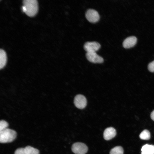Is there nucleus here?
<instances>
[{
  "label": "nucleus",
  "instance_id": "1",
  "mask_svg": "<svg viewBox=\"0 0 154 154\" xmlns=\"http://www.w3.org/2000/svg\"><path fill=\"white\" fill-rule=\"evenodd\" d=\"M23 3L25 8V13L27 15L33 17L37 14L38 10V4L37 0H24Z\"/></svg>",
  "mask_w": 154,
  "mask_h": 154
},
{
  "label": "nucleus",
  "instance_id": "2",
  "mask_svg": "<svg viewBox=\"0 0 154 154\" xmlns=\"http://www.w3.org/2000/svg\"><path fill=\"white\" fill-rule=\"evenodd\" d=\"M15 130L7 128L0 131V142L1 143H10L13 141L17 136Z\"/></svg>",
  "mask_w": 154,
  "mask_h": 154
},
{
  "label": "nucleus",
  "instance_id": "3",
  "mask_svg": "<svg viewBox=\"0 0 154 154\" xmlns=\"http://www.w3.org/2000/svg\"><path fill=\"white\" fill-rule=\"evenodd\" d=\"M72 150L75 154H85L88 151V147L85 144L78 142L72 145Z\"/></svg>",
  "mask_w": 154,
  "mask_h": 154
},
{
  "label": "nucleus",
  "instance_id": "4",
  "mask_svg": "<svg viewBox=\"0 0 154 154\" xmlns=\"http://www.w3.org/2000/svg\"><path fill=\"white\" fill-rule=\"evenodd\" d=\"M85 17L89 22L92 23L97 22L100 19L98 12L92 9H89L85 13Z\"/></svg>",
  "mask_w": 154,
  "mask_h": 154
},
{
  "label": "nucleus",
  "instance_id": "5",
  "mask_svg": "<svg viewBox=\"0 0 154 154\" xmlns=\"http://www.w3.org/2000/svg\"><path fill=\"white\" fill-rule=\"evenodd\" d=\"M74 103L76 107L82 109L84 108L86 106L87 101L84 96L81 94H78L74 98Z\"/></svg>",
  "mask_w": 154,
  "mask_h": 154
},
{
  "label": "nucleus",
  "instance_id": "6",
  "mask_svg": "<svg viewBox=\"0 0 154 154\" xmlns=\"http://www.w3.org/2000/svg\"><path fill=\"white\" fill-rule=\"evenodd\" d=\"M101 47L100 44L96 42H87L84 44V48L87 52H96Z\"/></svg>",
  "mask_w": 154,
  "mask_h": 154
},
{
  "label": "nucleus",
  "instance_id": "7",
  "mask_svg": "<svg viewBox=\"0 0 154 154\" xmlns=\"http://www.w3.org/2000/svg\"><path fill=\"white\" fill-rule=\"evenodd\" d=\"M86 56L87 60L92 63H101L104 61L103 58L96 52H87Z\"/></svg>",
  "mask_w": 154,
  "mask_h": 154
},
{
  "label": "nucleus",
  "instance_id": "8",
  "mask_svg": "<svg viewBox=\"0 0 154 154\" xmlns=\"http://www.w3.org/2000/svg\"><path fill=\"white\" fill-rule=\"evenodd\" d=\"M116 134V129L113 127H110L106 128L103 133L104 139L106 140H110L114 138Z\"/></svg>",
  "mask_w": 154,
  "mask_h": 154
},
{
  "label": "nucleus",
  "instance_id": "9",
  "mask_svg": "<svg viewBox=\"0 0 154 154\" xmlns=\"http://www.w3.org/2000/svg\"><path fill=\"white\" fill-rule=\"evenodd\" d=\"M137 41V38L135 36L129 37L124 40L123 42V46L125 48H129L134 46Z\"/></svg>",
  "mask_w": 154,
  "mask_h": 154
},
{
  "label": "nucleus",
  "instance_id": "10",
  "mask_svg": "<svg viewBox=\"0 0 154 154\" xmlns=\"http://www.w3.org/2000/svg\"><path fill=\"white\" fill-rule=\"evenodd\" d=\"M154 151V145L146 144L141 149V154H153Z\"/></svg>",
  "mask_w": 154,
  "mask_h": 154
},
{
  "label": "nucleus",
  "instance_id": "11",
  "mask_svg": "<svg viewBox=\"0 0 154 154\" xmlns=\"http://www.w3.org/2000/svg\"><path fill=\"white\" fill-rule=\"evenodd\" d=\"M7 61V55L5 51L2 49L0 50V68L3 69L5 66Z\"/></svg>",
  "mask_w": 154,
  "mask_h": 154
},
{
  "label": "nucleus",
  "instance_id": "12",
  "mask_svg": "<svg viewBox=\"0 0 154 154\" xmlns=\"http://www.w3.org/2000/svg\"><path fill=\"white\" fill-rule=\"evenodd\" d=\"M123 149L122 147L121 146H116L110 150V154H123Z\"/></svg>",
  "mask_w": 154,
  "mask_h": 154
},
{
  "label": "nucleus",
  "instance_id": "13",
  "mask_svg": "<svg viewBox=\"0 0 154 154\" xmlns=\"http://www.w3.org/2000/svg\"><path fill=\"white\" fill-rule=\"evenodd\" d=\"M25 149L27 154H39L38 150L31 146H27Z\"/></svg>",
  "mask_w": 154,
  "mask_h": 154
},
{
  "label": "nucleus",
  "instance_id": "14",
  "mask_svg": "<svg viewBox=\"0 0 154 154\" xmlns=\"http://www.w3.org/2000/svg\"><path fill=\"white\" fill-rule=\"evenodd\" d=\"M139 137L142 139L149 140L151 137L150 133L148 130L145 129L140 134Z\"/></svg>",
  "mask_w": 154,
  "mask_h": 154
},
{
  "label": "nucleus",
  "instance_id": "15",
  "mask_svg": "<svg viewBox=\"0 0 154 154\" xmlns=\"http://www.w3.org/2000/svg\"><path fill=\"white\" fill-rule=\"evenodd\" d=\"M9 125L8 123L5 121L1 120L0 121V131L7 128Z\"/></svg>",
  "mask_w": 154,
  "mask_h": 154
},
{
  "label": "nucleus",
  "instance_id": "16",
  "mask_svg": "<svg viewBox=\"0 0 154 154\" xmlns=\"http://www.w3.org/2000/svg\"><path fill=\"white\" fill-rule=\"evenodd\" d=\"M14 154H27L25 148H20L17 149Z\"/></svg>",
  "mask_w": 154,
  "mask_h": 154
},
{
  "label": "nucleus",
  "instance_id": "17",
  "mask_svg": "<svg viewBox=\"0 0 154 154\" xmlns=\"http://www.w3.org/2000/svg\"><path fill=\"white\" fill-rule=\"evenodd\" d=\"M148 68L150 72H154V60L149 64Z\"/></svg>",
  "mask_w": 154,
  "mask_h": 154
},
{
  "label": "nucleus",
  "instance_id": "18",
  "mask_svg": "<svg viewBox=\"0 0 154 154\" xmlns=\"http://www.w3.org/2000/svg\"><path fill=\"white\" fill-rule=\"evenodd\" d=\"M150 117L151 119L154 121V110L151 113Z\"/></svg>",
  "mask_w": 154,
  "mask_h": 154
},
{
  "label": "nucleus",
  "instance_id": "19",
  "mask_svg": "<svg viewBox=\"0 0 154 154\" xmlns=\"http://www.w3.org/2000/svg\"><path fill=\"white\" fill-rule=\"evenodd\" d=\"M153 154H154V152H153Z\"/></svg>",
  "mask_w": 154,
  "mask_h": 154
}]
</instances>
